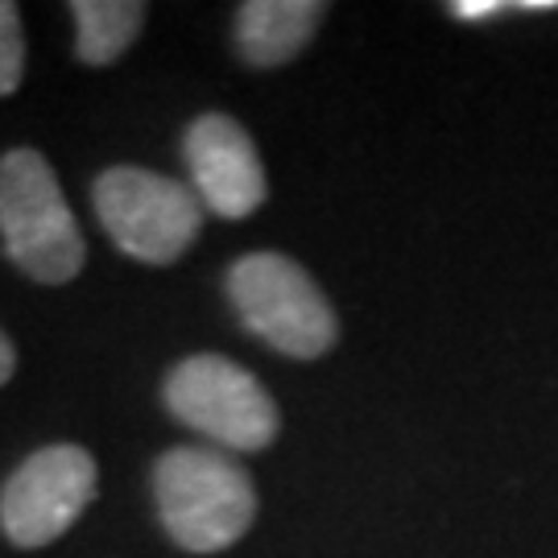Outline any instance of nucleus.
Listing matches in <instances>:
<instances>
[{"mask_svg":"<svg viewBox=\"0 0 558 558\" xmlns=\"http://www.w3.org/2000/svg\"><path fill=\"white\" fill-rule=\"evenodd\" d=\"M154 500L166 534L191 555L228 550L253 530L257 488L236 459L211 447H174L154 463Z\"/></svg>","mask_w":558,"mask_h":558,"instance_id":"1","label":"nucleus"},{"mask_svg":"<svg viewBox=\"0 0 558 558\" xmlns=\"http://www.w3.org/2000/svg\"><path fill=\"white\" fill-rule=\"evenodd\" d=\"M0 236L25 278L41 286L80 278L87 244L62 199L54 166L38 149H9L0 158Z\"/></svg>","mask_w":558,"mask_h":558,"instance_id":"2","label":"nucleus"},{"mask_svg":"<svg viewBox=\"0 0 558 558\" xmlns=\"http://www.w3.org/2000/svg\"><path fill=\"white\" fill-rule=\"evenodd\" d=\"M228 299L244 327L274 352L319 360L336 348L339 319L319 281L281 253H248L228 269Z\"/></svg>","mask_w":558,"mask_h":558,"instance_id":"3","label":"nucleus"},{"mask_svg":"<svg viewBox=\"0 0 558 558\" xmlns=\"http://www.w3.org/2000/svg\"><path fill=\"white\" fill-rule=\"evenodd\" d=\"M92 203L112 244L145 265H174L203 232L199 195L186 182L141 166L104 170L92 186Z\"/></svg>","mask_w":558,"mask_h":558,"instance_id":"4","label":"nucleus"},{"mask_svg":"<svg viewBox=\"0 0 558 558\" xmlns=\"http://www.w3.org/2000/svg\"><path fill=\"white\" fill-rule=\"evenodd\" d=\"M161 398L182 426L232 451H265L281 430L278 401L269 398V389L236 360L216 352L179 360L161 385Z\"/></svg>","mask_w":558,"mask_h":558,"instance_id":"5","label":"nucleus"},{"mask_svg":"<svg viewBox=\"0 0 558 558\" xmlns=\"http://www.w3.org/2000/svg\"><path fill=\"white\" fill-rule=\"evenodd\" d=\"M96 459L80 442H50L4 480L0 530L21 550H41L62 538L96 500Z\"/></svg>","mask_w":558,"mask_h":558,"instance_id":"6","label":"nucleus"},{"mask_svg":"<svg viewBox=\"0 0 558 558\" xmlns=\"http://www.w3.org/2000/svg\"><path fill=\"white\" fill-rule=\"evenodd\" d=\"M186 166L195 179L199 203L220 220H248L269 199V179L253 137L223 112H203L191 120L186 137Z\"/></svg>","mask_w":558,"mask_h":558,"instance_id":"7","label":"nucleus"},{"mask_svg":"<svg viewBox=\"0 0 558 558\" xmlns=\"http://www.w3.org/2000/svg\"><path fill=\"white\" fill-rule=\"evenodd\" d=\"M323 17V0H248L236 9L240 59L257 71L294 62L315 41Z\"/></svg>","mask_w":558,"mask_h":558,"instance_id":"8","label":"nucleus"},{"mask_svg":"<svg viewBox=\"0 0 558 558\" xmlns=\"http://www.w3.org/2000/svg\"><path fill=\"white\" fill-rule=\"evenodd\" d=\"M75 17V54L87 66H112V62L141 38L149 4L141 0H71Z\"/></svg>","mask_w":558,"mask_h":558,"instance_id":"9","label":"nucleus"},{"mask_svg":"<svg viewBox=\"0 0 558 558\" xmlns=\"http://www.w3.org/2000/svg\"><path fill=\"white\" fill-rule=\"evenodd\" d=\"M25 75V34L21 9L13 0H0V96H13Z\"/></svg>","mask_w":558,"mask_h":558,"instance_id":"10","label":"nucleus"},{"mask_svg":"<svg viewBox=\"0 0 558 558\" xmlns=\"http://www.w3.org/2000/svg\"><path fill=\"white\" fill-rule=\"evenodd\" d=\"M509 9H521V4H500V0H459V4H447V13L459 21H488L497 13H509Z\"/></svg>","mask_w":558,"mask_h":558,"instance_id":"11","label":"nucleus"},{"mask_svg":"<svg viewBox=\"0 0 558 558\" xmlns=\"http://www.w3.org/2000/svg\"><path fill=\"white\" fill-rule=\"evenodd\" d=\"M13 368H17V352H13V339L0 331V385L13 377Z\"/></svg>","mask_w":558,"mask_h":558,"instance_id":"12","label":"nucleus"}]
</instances>
